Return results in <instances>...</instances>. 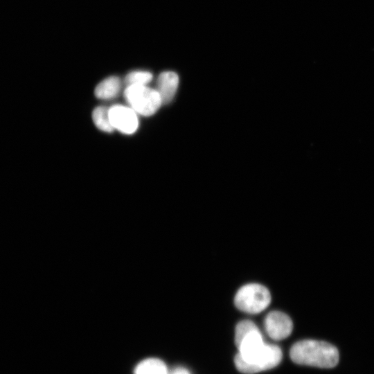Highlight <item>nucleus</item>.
<instances>
[{"instance_id": "nucleus-8", "label": "nucleus", "mask_w": 374, "mask_h": 374, "mask_svg": "<svg viewBox=\"0 0 374 374\" xmlns=\"http://www.w3.org/2000/svg\"><path fill=\"white\" fill-rule=\"evenodd\" d=\"M121 88V82L116 76H110L101 81L96 87L95 96L100 99H111L116 97Z\"/></svg>"}, {"instance_id": "nucleus-1", "label": "nucleus", "mask_w": 374, "mask_h": 374, "mask_svg": "<svg viewBox=\"0 0 374 374\" xmlns=\"http://www.w3.org/2000/svg\"><path fill=\"white\" fill-rule=\"evenodd\" d=\"M238 353L235 356L236 368L244 374H254L278 366L283 358L281 348L265 342L263 336L251 320L240 321L235 332Z\"/></svg>"}, {"instance_id": "nucleus-11", "label": "nucleus", "mask_w": 374, "mask_h": 374, "mask_svg": "<svg viewBox=\"0 0 374 374\" xmlns=\"http://www.w3.org/2000/svg\"><path fill=\"white\" fill-rule=\"evenodd\" d=\"M152 79V74L146 71H134L129 73L125 78L127 86L147 85Z\"/></svg>"}, {"instance_id": "nucleus-7", "label": "nucleus", "mask_w": 374, "mask_h": 374, "mask_svg": "<svg viewBox=\"0 0 374 374\" xmlns=\"http://www.w3.org/2000/svg\"><path fill=\"white\" fill-rule=\"evenodd\" d=\"M179 85V76L173 71L159 74L155 89L159 94L162 104L169 103L174 98Z\"/></svg>"}, {"instance_id": "nucleus-4", "label": "nucleus", "mask_w": 374, "mask_h": 374, "mask_svg": "<svg viewBox=\"0 0 374 374\" xmlns=\"http://www.w3.org/2000/svg\"><path fill=\"white\" fill-rule=\"evenodd\" d=\"M124 97L136 113L145 116L154 114L162 105L157 90L146 85L127 86Z\"/></svg>"}, {"instance_id": "nucleus-3", "label": "nucleus", "mask_w": 374, "mask_h": 374, "mask_svg": "<svg viewBox=\"0 0 374 374\" xmlns=\"http://www.w3.org/2000/svg\"><path fill=\"white\" fill-rule=\"evenodd\" d=\"M271 302V295L265 286L250 283L241 287L234 299L235 305L249 314H258L265 310Z\"/></svg>"}, {"instance_id": "nucleus-10", "label": "nucleus", "mask_w": 374, "mask_h": 374, "mask_svg": "<svg viewBox=\"0 0 374 374\" xmlns=\"http://www.w3.org/2000/svg\"><path fill=\"white\" fill-rule=\"evenodd\" d=\"M92 118L100 130L111 132L114 130L109 120V108L103 106L96 107L92 113Z\"/></svg>"}, {"instance_id": "nucleus-9", "label": "nucleus", "mask_w": 374, "mask_h": 374, "mask_svg": "<svg viewBox=\"0 0 374 374\" xmlns=\"http://www.w3.org/2000/svg\"><path fill=\"white\" fill-rule=\"evenodd\" d=\"M134 374H168V371L164 362L150 357L142 360L136 365Z\"/></svg>"}, {"instance_id": "nucleus-2", "label": "nucleus", "mask_w": 374, "mask_h": 374, "mask_svg": "<svg viewBox=\"0 0 374 374\" xmlns=\"http://www.w3.org/2000/svg\"><path fill=\"white\" fill-rule=\"evenodd\" d=\"M290 356L297 364L323 368L335 367L339 359V351L335 346L314 339L296 342L290 348Z\"/></svg>"}, {"instance_id": "nucleus-6", "label": "nucleus", "mask_w": 374, "mask_h": 374, "mask_svg": "<svg viewBox=\"0 0 374 374\" xmlns=\"http://www.w3.org/2000/svg\"><path fill=\"white\" fill-rule=\"evenodd\" d=\"M109 116L113 127L124 134H132L138 128L136 113L131 107L114 105L109 108Z\"/></svg>"}, {"instance_id": "nucleus-12", "label": "nucleus", "mask_w": 374, "mask_h": 374, "mask_svg": "<svg viewBox=\"0 0 374 374\" xmlns=\"http://www.w3.org/2000/svg\"><path fill=\"white\" fill-rule=\"evenodd\" d=\"M168 374H190L189 371L184 367H177Z\"/></svg>"}, {"instance_id": "nucleus-5", "label": "nucleus", "mask_w": 374, "mask_h": 374, "mask_svg": "<svg viewBox=\"0 0 374 374\" xmlns=\"http://www.w3.org/2000/svg\"><path fill=\"white\" fill-rule=\"evenodd\" d=\"M264 327L270 338L279 341L290 335L293 323L290 317L284 312L271 311L265 317Z\"/></svg>"}]
</instances>
